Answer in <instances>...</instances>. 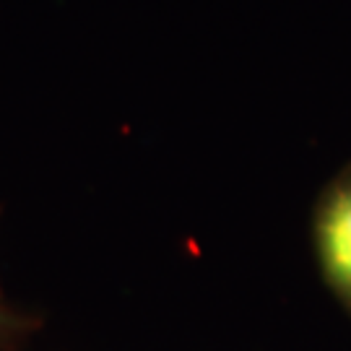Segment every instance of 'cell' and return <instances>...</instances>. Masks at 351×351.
I'll return each mask as SVG.
<instances>
[{
	"instance_id": "6da1fadb",
	"label": "cell",
	"mask_w": 351,
	"mask_h": 351,
	"mask_svg": "<svg viewBox=\"0 0 351 351\" xmlns=\"http://www.w3.org/2000/svg\"><path fill=\"white\" fill-rule=\"evenodd\" d=\"M317 250L328 281L351 304V188L336 190L317 221Z\"/></svg>"
},
{
	"instance_id": "7a4b0ae2",
	"label": "cell",
	"mask_w": 351,
	"mask_h": 351,
	"mask_svg": "<svg viewBox=\"0 0 351 351\" xmlns=\"http://www.w3.org/2000/svg\"><path fill=\"white\" fill-rule=\"evenodd\" d=\"M19 328H21V320H19L13 313H8V310H3V307H0V343L11 339Z\"/></svg>"
}]
</instances>
